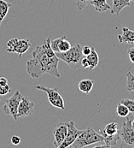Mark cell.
I'll return each mask as SVG.
<instances>
[{
	"label": "cell",
	"mask_w": 134,
	"mask_h": 148,
	"mask_svg": "<svg viewBox=\"0 0 134 148\" xmlns=\"http://www.w3.org/2000/svg\"><path fill=\"white\" fill-rule=\"evenodd\" d=\"M50 39L47 38L41 45H38L33 51L32 58L27 62V72L34 78L39 79L44 74L60 77L58 71L59 58L50 46Z\"/></svg>",
	"instance_id": "6da1fadb"
},
{
	"label": "cell",
	"mask_w": 134,
	"mask_h": 148,
	"mask_svg": "<svg viewBox=\"0 0 134 148\" xmlns=\"http://www.w3.org/2000/svg\"><path fill=\"white\" fill-rule=\"evenodd\" d=\"M56 55L60 60L65 62L73 69H77L81 66V60L84 58L82 53V46L80 44H76L72 46L67 51L57 52Z\"/></svg>",
	"instance_id": "7a4b0ae2"
},
{
	"label": "cell",
	"mask_w": 134,
	"mask_h": 148,
	"mask_svg": "<svg viewBox=\"0 0 134 148\" xmlns=\"http://www.w3.org/2000/svg\"><path fill=\"white\" fill-rule=\"evenodd\" d=\"M99 142H103V137L92 127H87L82 130L72 146L74 148H83Z\"/></svg>",
	"instance_id": "3957f363"
},
{
	"label": "cell",
	"mask_w": 134,
	"mask_h": 148,
	"mask_svg": "<svg viewBox=\"0 0 134 148\" xmlns=\"http://www.w3.org/2000/svg\"><path fill=\"white\" fill-rule=\"evenodd\" d=\"M120 140L121 141L120 147H134V129L132 126V121L127 116L122 126L119 130Z\"/></svg>",
	"instance_id": "277c9868"
},
{
	"label": "cell",
	"mask_w": 134,
	"mask_h": 148,
	"mask_svg": "<svg viewBox=\"0 0 134 148\" xmlns=\"http://www.w3.org/2000/svg\"><path fill=\"white\" fill-rule=\"evenodd\" d=\"M22 98V93L17 90L10 98L5 100V104L3 107V111L6 115L11 116L16 121L18 119V107Z\"/></svg>",
	"instance_id": "5b68a950"
},
{
	"label": "cell",
	"mask_w": 134,
	"mask_h": 148,
	"mask_svg": "<svg viewBox=\"0 0 134 148\" xmlns=\"http://www.w3.org/2000/svg\"><path fill=\"white\" fill-rule=\"evenodd\" d=\"M35 88L38 89V90H40V91H44L47 93L49 102H50V104L51 106H53L56 108L61 109L63 110H65L64 100H63V97L60 95V93L58 92V90H57L56 87L50 88V87H46L45 86L37 85L35 86Z\"/></svg>",
	"instance_id": "8992f818"
},
{
	"label": "cell",
	"mask_w": 134,
	"mask_h": 148,
	"mask_svg": "<svg viewBox=\"0 0 134 148\" xmlns=\"http://www.w3.org/2000/svg\"><path fill=\"white\" fill-rule=\"evenodd\" d=\"M66 124H67V135H66L65 140L62 143L60 148H67L70 146H72L73 143L74 142V140L77 139V137L82 132V130H79L76 128L75 125H74V123L73 121H69L68 123H66Z\"/></svg>",
	"instance_id": "52a82bcc"
},
{
	"label": "cell",
	"mask_w": 134,
	"mask_h": 148,
	"mask_svg": "<svg viewBox=\"0 0 134 148\" xmlns=\"http://www.w3.org/2000/svg\"><path fill=\"white\" fill-rule=\"evenodd\" d=\"M34 103L31 101L29 98L22 96L18 107V118L32 116L34 111Z\"/></svg>",
	"instance_id": "ba28073f"
},
{
	"label": "cell",
	"mask_w": 134,
	"mask_h": 148,
	"mask_svg": "<svg viewBox=\"0 0 134 148\" xmlns=\"http://www.w3.org/2000/svg\"><path fill=\"white\" fill-rule=\"evenodd\" d=\"M67 132V127L66 123H60L57 124L56 127L53 131V134H54V146L56 147L60 148L62 143L63 142V140L66 138Z\"/></svg>",
	"instance_id": "9c48e42d"
},
{
	"label": "cell",
	"mask_w": 134,
	"mask_h": 148,
	"mask_svg": "<svg viewBox=\"0 0 134 148\" xmlns=\"http://www.w3.org/2000/svg\"><path fill=\"white\" fill-rule=\"evenodd\" d=\"M50 46L52 50L56 53H57V52L67 51V50H69L72 47V45L67 40L66 36H62L50 41Z\"/></svg>",
	"instance_id": "30bf717a"
},
{
	"label": "cell",
	"mask_w": 134,
	"mask_h": 148,
	"mask_svg": "<svg viewBox=\"0 0 134 148\" xmlns=\"http://www.w3.org/2000/svg\"><path fill=\"white\" fill-rule=\"evenodd\" d=\"M120 125L117 123H110L107 124L103 129H99V134L104 138L119 134Z\"/></svg>",
	"instance_id": "8fae6325"
},
{
	"label": "cell",
	"mask_w": 134,
	"mask_h": 148,
	"mask_svg": "<svg viewBox=\"0 0 134 148\" xmlns=\"http://www.w3.org/2000/svg\"><path fill=\"white\" fill-rule=\"evenodd\" d=\"M134 0H113V9L111 10L112 15L119 16L120 11L127 6H131Z\"/></svg>",
	"instance_id": "7c38bea8"
},
{
	"label": "cell",
	"mask_w": 134,
	"mask_h": 148,
	"mask_svg": "<svg viewBox=\"0 0 134 148\" xmlns=\"http://www.w3.org/2000/svg\"><path fill=\"white\" fill-rule=\"evenodd\" d=\"M118 40L120 43L134 44V31L127 28V27H122V34L118 35Z\"/></svg>",
	"instance_id": "4fadbf2b"
},
{
	"label": "cell",
	"mask_w": 134,
	"mask_h": 148,
	"mask_svg": "<svg viewBox=\"0 0 134 148\" xmlns=\"http://www.w3.org/2000/svg\"><path fill=\"white\" fill-rule=\"evenodd\" d=\"M31 46V42L28 39H22V40H19L16 43V49H15V53L19 55V58H22L24 53H26L28 49Z\"/></svg>",
	"instance_id": "5bb4252c"
},
{
	"label": "cell",
	"mask_w": 134,
	"mask_h": 148,
	"mask_svg": "<svg viewBox=\"0 0 134 148\" xmlns=\"http://www.w3.org/2000/svg\"><path fill=\"white\" fill-rule=\"evenodd\" d=\"M86 60L88 62V65H89V68L88 69H90V70H92L93 69H95L97 66L98 63H99V57H98V54L96 51V50H95L94 47H92L91 52L90 53L88 56L86 57Z\"/></svg>",
	"instance_id": "9a60e30c"
},
{
	"label": "cell",
	"mask_w": 134,
	"mask_h": 148,
	"mask_svg": "<svg viewBox=\"0 0 134 148\" xmlns=\"http://www.w3.org/2000/svg\"><path fill=\"white\" fill-rule=\"evenodd\" d=\"M91 4L94 6V9L97 12H105L110 10V5L108 4L106 0H92Z\"/></svg>",
	"instance_id": "2e32d148"
},
{
	"label": "cell",
	"mask_w": 134,
	"mask_h": 148,
	"mask_svg": "<svg viewBox=\"0 0 134 148\" xmlns=\"http://www.w3.org/2000/svg\"><path fill=\"white\" fill-rule=\"evenodd\" d=\"M94 85V82L92 80L90 79H85V80H81L79 82V89L80 91H81L82 92L86 93V94H89L90 92V91L92 90Z\"/></svg>",
	"instance_id": "e0dca14e"
},
{
	"label": "cell",
	"mask_w": 134,
	"mask_h": 148,
	"mask_svg": "<svg viewBox=\"0 0 134 148\" xmlns=\"http://www.w3.org/2000/svg\"><path fill=\"white\" fill-rule=\"evenodd\" d=\"M11 5L12 4L10 3H8L4 0H0V25L3 19L6 17L9 12V9L11 7Z\"/></svg>",
	"instance_id": "ac0fdd59"
},
{
	"label": "cell",
	"mask_w": 134,
	"mask_h": 148,
	"mask_svg": "<svg viewBox=\"0 0 134 148\" xmlns=\"http://www.w3.org/2000/svg\"><path fill=\"white\" fill-rule=\"evenodd\" d=\"M10 91L8 80L5 77H0V95H6Z\"/></svg>",
	"instance_id": "d6986e66"
},
{
	"label": "cell",
	"mask_w": 134,
	"mask_h": 148,
	"mask_svg": "<svg viewBox=\"0 0 134 148\" xmlns=\"http://www.w3.org/2000/svg\"><path fill=\"white\" fill-rule=\"evenodd\" d=\"M116 112H117V115L119 116L127 117V115L129 114V110L125 105H123L122 103L120 102L116 106Z\"/></svg>",
	"instance_id": "ffe728a7"
},
{
	"label": "cell",
	"mask_w": 134,
	"mask_h": 148,
	"mask_svg": "<svg viewBox=\"0 0 134 148\" xmlns=\"http://www.w3.org/2000/svg\"><path fill=\"white\" fill-rule=\"evenodd\" d=\"M127 89L129 92L134 91V75L130 71L127 73Z\"/></svg>",
	"instance_id": "44dd1931"
},
{
	"label": "cell",
	"mask_w": 134,
	"mask_h": 148,
	"mask_svg": "<svg viewBox=\"0 0 134 148\" xmlns=\"http://www.w3.org/2000/svg\"><path fill=\"white\" fill-rule=\"evenodd\" d=\"M123 105L127 106L129 110V112L134 113V100L129 99H123L120 101Z\"/></svg>",
	"instance_id": "7402d4cb"
},
{
	"label": "cell",
	"mask_w": 134,
	"mask_h": 148,
	"mask_svg": "<svg viewBox=\"0 0 134 148\" xmlns=\"http://www.w3.org/2000/svg\"><path fill=\"white\" fill-rule=\"evenodd\" d=\"M92 0H76V5L79 10H83L87 5L91 4Z\"/></svg>",
	"instance_id": "603a6c76"
},
{
	"label": "cell",
	"mask_w": 134,
	"mask_h": 148,
	"mask_svg": "<svg viewBox=\"0 0 134 148\" xmlns=\"http://www.w3.org/2000/svg\"><path fill=\"white\" fill-rule=\"evenodd\" d=\"M91 51H92V47H90L89 45H85V46L82 47V53H83L84 57L88 56L90 53L91 52Z\"/></svg>",
	"instance_id": "cb8c5ba5"
},
{
	"label": "cell",
	"mask_w": 134,
	"mask_h": 148,
	"mask_svg": "<svg viewBox=\"0 0 134 148\" xmlns=\"http://www.w3.org/2000/svg\"><path fill=\"white\" fill-rule=\"evenodd\" d=\"M21 141H22V140H21V138H20L19 136L14 135V136L11 137V143H12L13 145L17 146V145H19V144L21 143Z\"/></svg>",
	"instance_id": "d4e9b609"
},
{
	"label": "cell",
	"mask_w": 134,
	"mask_h": 148,
	"mask_svg": "<svg viewBox=\"0 0 134 148\" xmlns=\"http://www.w3.org/2000/svg\"><path fill=\"white\" fill-rule=\"evenodd\" d=\"M127 52H128V56H129V58H130L131 62L134 64V47L129 48Z\"/></svg>",
	"instance_id": "484cf974"
},
{
	"label": "cell",
	"mask_w": 134,
	"mask_h": 148,
	"mask_svg": "<svg viewBox=\"0 0 134 148\" xmlns=\"http://www.w3.org/2000/svg\"><path fill=\"white\" fill-rule=\"evenodd\" d=\"M81 66L84 68V69H88L89 68V65H88V62L86 60V58H83L82 60H81Z\"/></svg>",
	"instance_id": "4316f807"
},
{
	"label": "cell",
	"mask_w": 134,
	"mask_h": 148,
	"mask_svg": "<svg viewBox=\"0 0 134 148\" xmlns=\"http://www.w3.org/2000/svg\"><path fill=\"white\" fill-rule=\"evenodd\" d=\"M132 126L133 127L134 129V113H133V121H132Z\"/></svg>",
	"instance_id": "83f0119b"
}]
</instances>
